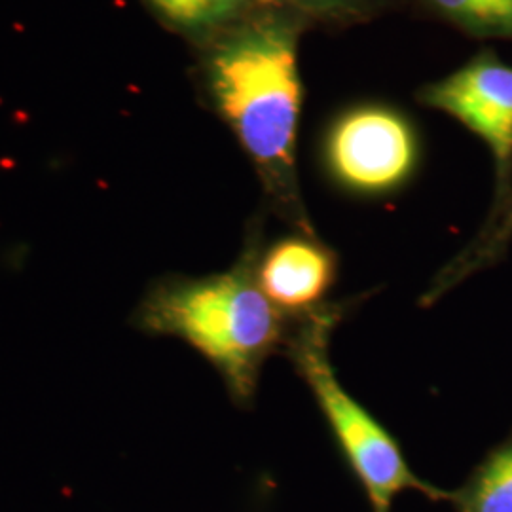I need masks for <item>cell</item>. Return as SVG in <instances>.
I'll list each match as a JSON object with an SVG mask.
<instances>
[{"mask_svg":"<svg viewBox=\"0 0 512 512\" xmlns=\"http://www.w3.org/2000/svg\"><path fill=\"white\" fill-rule=\"evenodd\" d=\"M311 29H349L408 8V0H266Z\"/></svg>","mask_w":512,"mask_h":512,"instance_id":"8fae6325","label":"cell"},{"mask_svg":"<svg viewBox=\"0 0 512 512\" xmlns=\"http://www.w3.org/2000/svg\"><path fill=\"white\" fill-rule=\"evenodd\" d=\"M171 29L207 40L247 16L258 0H148Z\"/></svg>","mask_w":512,"mask_h":512,"instance_id":"30bf717a","label":"cell"},{"mask_svg":"<svg viewBox=\"0 0 512 512\" xmlns=\"http://www.w3.org/2000/svg\"><path fill=\"white\" fill-rule=\"evenodd\" d=\"M408 8L476 42L512 44V0H408Z\"/></svg>","mask_w":512,"mask_h":512,"instance_id":"ba28073f","label":"cell"},{"mask_svg":"<svg viewBox=\"0 0 512 512\" xmlns=\"http://www.w3.org/2000/svg\"><path fill=\"white\" fill-rule=\"evenodd\" d=\"M416 101L454 118L488 148L494 164V192L488 217L512 194V65L494 46H482L452 73L423 84Z\"/></svg>","mask_w":512,"mask_h":512,"instance_id":"5b68a950","label":"cell"},{"mask_svg":"<svg viewBox=\"0 0 512 512\" xmlns=\"http://www.w3.org/2000/svg\"><path fill=\"white\" fill-rule=\"evenodd\" d=\"M308 31L291 12L258 0L247 16L203 40L202 76L213 109L255 167L272 215L293 232L317 236L298 175L300 44Z\"/></svg>","mask_w":512,"mask_h":512,"instance_id":"6da1fadb","label":"cell"},{"mask_svg":"<svg viewBox=\"0 0 512 512\" xmlns=\"http://www.w3.org/2000/svg\"><path fill=\"white\" fill-rule=\"evenodd\" d=\"M446 503L456 512H512V429L484 456Z\"/></svg>","mask_w":512,"mask_h":512,"instance_id":"9c48e42d","label":"cell"},{"mask_svg":"<svg viewBox=\"0 0 512 512\" xmlns=\"http://www.w3.org/2000/svg\"><path fill=\"white\" fill-rule=\"evenodd\" d=\"M511 243L512 194L494 217L484 219L475 238L435 275V279L421 296V306H433L442 296L454 291L469 277L497 266L507 256Z\"/></svg>","mask_w":512,"mask_h":512,"instance_id":"52a82bcc","label":"cell"},{"mask_svg":"<svg viewBox=\"0 0 512 512\" xmlns=\"http://www.w3.org/2000/svg\"><path fill=\"white\" fill-rule=\"evenodd\" d=\"M264 241V217H256L232 268L200 277L164 275L131 317L145 334L179 338L196 349L241 408L255 403L262 370L285 351L296 321L260 289L256 262Z\"/></svg>","mask_w":512,"mask_h":512,"instance_id":"7a4b0ae2","label":"cell"},{"mask_svg":"<svg viewBox=\"0 0 512 512\" xmlns=\"http://www.w3.org/2000/svg\"><path fill=\"white\" fill-rule=\"evenodd\" d=\"M351 302H329L294 321L285 355L308 385L349 471L363 488L372 512H391L395 499L406 492L446 503L448 490L427 482L408 465L399 440L365 404L359 403L330 361V340L346 319Z\"/></svg>","mask_w":512,"mask_h":512,"instance_id":"3957f363","label":"cell"},{"mask_svg":"<svg viewBox=\"0 0 512 512\" xmlns=\"http://www.w3.org/2000/svg\"><path fill=\"white\" fill-rule=\"evenodd\" d=\"M321 167L342 194L384 200L399 194L421 164L420 131L403 109L363 101L338 110L321 137Z\"/></svg>","mask_w":512,"mask_h":512,"instance_id":"277c9868","label":"cell"},{"mask_svg":"<svg viewBox=\"0 0 512 512\" xmlns=\"http://www.w3.org/2000/svg\"><path fill=\"white\" fill-rule=\"evenodd\" d=\"M338 264L336 251L319 234L291 230L270 243L264 241L256 277L277 310L300 319L329 304L330 291L338 281Z\"/></svg>","mask_w":512,"mask_h":512,"instance_id":"8992f818","label":"cell"}]
</instances>
